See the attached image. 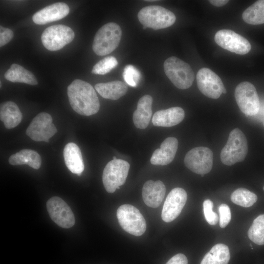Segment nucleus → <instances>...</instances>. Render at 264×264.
Instances as JSON below:
<instances>
[{"mask_svg":"<svg viewBox=\"0 0 264 264\" xmlns=\"http://www.w3.org/2000/svg\"><path fill=\"white\" fill-rule=\"evenodd\" d=\"M166 264H188V260L185 255L178 253L172 257Z\"/></svg>","mask_w":264,"mask_h":264,"instance_id":"obj_35","label":"nucleus"},{"mask_svg":"<svg viewBox=\"0 0 264 264\" xmlns=\"http://www.w3.org/2000/svg\"><path fill=\"white\" fill-rule=\"evenodd\" d=\"M4 78L12 82L23 83L36 85L38 81L35 75L22 66L13 64L4 73Z\"/></svg>","mask_w":264,"mask_h":264,"instance_id":"obj_25","label":"nucleus"},{"mask_svg":"<svg viewBox=\"0 0 264 264\" xmlns=\"http://www.w3.org/2000/svg\"><path fill=\"white\" fill-rule=\"evenodd\" d=\"M75 36L73 30L63 25H54L46 28L41 36L44 46L50 51H57L72 41Z\"/></svg>","mask_w":264,"mask_h":264,"instance_id":"obj_9","label":"nucleus"},{"mask_svg":"<svg viewBox=\"0 0 264 264\" xmlns=\"http://www.w3.org/2000/svg\"><path fill=\"white\" fill-rule=\"evenodd\" d=\"M230 258L228 247L224 244L218 243L205 254L200 264H228Z\"/></svg>","mask_w":264,"mask_h":264,"instance_id":"obj_26","label":"nucleus"},{"mask_svg":"<svg viewBox=\"0 0 264 264\" xmlns=\"http://www.w3.org/2000/svg\"><path fill=\"white\" fill-rule=\"evenodd\" d=\"M257 199L255 194L244 188L235 190L231 196V200L233 203L243 207L252 206Z\"/></svg>","mask_w":264,"mask_h":264,"instance_id":"obj_28","label":"nucleus"},{"mask_svg":"<svg viewBox=\"0 0 264 264\" xmlns=\"http://www.w3.org/2000/svg\"><path fill=\"white\" fill-rule=\"evenodd\" d=\"M46 208L51 220L58 226L69 228L75 224L74 214L67 203L58 197H53L48 200Z\"/></svg>","mask_w":264,"mask_h":264,"instance_id":"obj_14","label":"nucleus"},{"mask_svg":"<svg viewBox=\"0 0 264 264\" xmlns=\"http://www.w3.org/2000/svg\"><path fill=\"white\" fill-rule=\"evenodd\" d=\"M235 98L241 111L246 116L256 115L260 107L258 95L254 86L248 82H242L235 90Z\"/></svg>","mask_w":264,"mask_h":264,"instance_id":"obj_8","label":"nucleus"},{"mask_svg":"<svg viewBox=\"0 0 264 264\" xmlns=\"http://www.w3.org/2000/svg\"><path fill=\"white\" fill-rule=\"evenodd\" d=\"M178 140L174 137L166 138L160 148L155 150L151 158V164L154 165H166L175 158L178 148Z\"/></svg>","mask_w":264,"mask_h":264,"instance_id":"obj_17","label":"nucleus"},{"mask_svg":"<svg viewBox=\"0 0 264 264\" xmlns=\"http://www.w3.org/2000/svg\"><path fill=\"white\" fill-rule=\"evenodd\" d=\"M248 151L246 138L238 128H235L229 133L228 140L220 152L221 162L228 166L242 161Z\"/></svg>","mask_w":264,"mask_h":264,"instance_id":"obj_3","label":"nucleus"},{"mask_svg":"<svg viewBox=\"0 0 264 264\" xmlns=\"http://www.w3.org/2000/svg\"><path fill=\"white\" fill-rule=\"evenodd\" d=\"M22 118V113L15 103L6 101L0 104V118L6 128L16 127L21 123Z\"/></svg>","mask_w":264,"mask_h":264,"instance_id":"obj_22","label":"nucleus"},{"mask_svg":"<svg viewBox=\"0 0 264 264\" xmlns=\"http://www.w3.org/2000/svg\"><path fill=\"white\" fill-rule=\"evenodd\" d=\"M121 36L122 30L118 24L113 22L107 23L95 34L92 49L97 55H106L118 47Z\"/></svg>","mask_w":264,"mask_h":264,"instance_id":"obj_2","label":"nucleus"},{"mask_svg":"<svg viewBox=\"0 0 264 264\" xmlns=\"http://www.w3.org/2000/svg\"><path fill=\"white\" fill-rule=\"evenodd\" d=\"M186 167L193 172L205 175L210 172L213 166L212 151L205 147H195L190 150L184 157Z\"/></svg>","mask_w":264,"mask_h":264,"instance_id":"obj_10","label":"nucleus"},{"mask_svg":"<svg viewBox=\"0 0 264 264\" xmlns=\"http://www.w3.org/2000/svg\"><path fill=\"white\" fill-rule=\"evenodd\" d=\"M146 1H151V2H152V1H155L156 0H146Z\"/></svg>","mask_w":264,"mask_h":264,"instance_id":"obj_38","label":"nucleus"},{"mask_svg":"<svg viewBox=\"0 0 264 264\" xmlns=\"http://www.w3.org/2000/svg\"><path fill=\"white\" fill-rule=\"evenodd\" d=\"M67 95L72 109L80 115L90 116L99 110L100 102L96 91L86 81L74 80L67 87Z\"/></svg>","mask_w":264,"mask_h":264,"instance_id":"obj_1","label":"nucleus"},{"mask_svg":"<svg viewBox=\"0 0 264 264\" xmlns=\"http://www.w3.org/2000/svg\"><path fill=\"white\" fill-rule=\"evenodd\" d=\"M116 215L119 224L127 232L135 236L145 233L147 227L145 220L136 207L123 204L117 209Z\"/></svg>","mask_w":264,"mask_h":264,"instance_id":"obj_6","label":"nucleus"},{"mask_svg":"<svg viewBox=\"0 0 264 264\" xmlns=\"http://www.w3.org/2000/svg\"><path fill=\"white\" fill-rule=\"evenodd\" d=\"M263 190H264V187H263Z\"/></svg>","mask_w":264,"mask_h":264,"instance_id":"obj_40","label":"nucleus"},{"mask_svg":"<svg viewBox=\"0 0 264 264\" xmlns=\"http://www.w3.org/2000/svg\"><path fill=\"white\" fill-rule=\"evenodd\" d=\"M163 67L167 77L177 88L185 89L192 86L195 74L188 64L172 56L165 61Z\"/></svg>","mask_w":264,"mask_h":264,"instance_id":"obj_4","label":"nucleus"},{"mask_svg":"<svg viewBox=\"0 0 264 264\" xmlns=\"http://www.w3.org/2000/svg\"><path fill=\"white\" fill-rule=\"evenodd\" d=\"M117 158L116 156H113V160H116Z\"/></svg>","mask_w":264,"mask_h":264,"instance_id":"obj_37","label":"nucleus"},{"mask_svg":"<svg viewBox=\"0 0 264 264\" xmlns=\"http://www.w3.org/2000/svg\"><path fill=\"white\" fill-rule=\"evenodd\" d=\"M166 187L160 180L147 181L142 188V198L149 207L157 208L160 206L165 197Z\"/></svg>","mask_w":264,"mask_h":264,"instance_id":"obj_18","label":"nucleus"},{"mask_svg":"<svg viewBox=\"0 0 264 264\" xmlns=\"http://www.w3.org/2000/svg\"><path fill=\"white\" fill-rule=\"evenodd\" d=\"M13 36V32L11 29L4 28L1 25L0 26V46L1 47L9 42Z\"/></svg>","mask_w":264,"mask_h":264,"instance_id":"obj_34","label":"nucleus"},{"mask_svg":"<svg viewBox=\"0 0 264 264\" xmlns=\"http://www.w3.org/2000/svg\"><path fill=\"white\" fill-rule=\"evenodd\" d=\"M249 239L255 243L264 244V214L258 216L254 220L248 231Z\"/></svg>","mask_w":264,"mask_h":264,"instance_id":"obj_29","label":"nucleus"},{"mask_svg":"<svg viewBox=\"0 0 264 264\" xmlns=\"http://www.w3.org/2000/svg\"><path fill=\"white\" fill-rule=\"evenodd\" d=\"M57 132L51 115L41 112L36 116L26 130V134L35 141L49 142V139Z\"/></svg>","mask_w":264,"mask_h":264,"instance_id":"obj_12","label":"nucleus"},{"mask_svg":"<svg viewBox=\"0 0 264 264\" xmlns=\"http://www.w3.org/2000/svg\"><path fill=\"white\" fill-rule=\"evenodd\" d=\"M130 167L129 163L122 159H112L107 163L102 176L103 185L107 192L113 193L125 183Z\"/></svg>","mask_w":264,"mask_h":264,"instance_id":"obj_7","label":"nucleus"},{"mask_svg":"<svg viewBox=\"0 0 264 264\" xmlns=\"http://www.w3.org/2000/svg\"><path fill=\"white\" fill-rule=\"evenodd\" d=\"M94 87L102 97L113 100L119 99L128 91L127 85L120 81L98 83Z\"/></svg>","mask_w":264,"mask_h":264,"instance_id":"obj_23","label":"nucleus"},{"mask_svg":"<svg viewBox=\"0 0 264 264\" xmlns=\"http://www.w3.org/2000/svg\"><path fill=\"white\" fill-rule=\"evenodd\" d=\"M69 12L68 6L64 2H56L35 13L32 20L34 23L43 25L60 20L66 17Z\"/></svg>","mask_w":264,"mask_h":264,"instance_id":"obj_16","label":"nucleus"},{"mask_svg":"<svg viewBox=\"0 0 264 264\" xmlns=\"http://www.w3.org/2000/svg\"><path fill=\"white\" fill-rule=\"evenodd\" d=\"M198 87L205 96L218 99L226 90L220 77L208 68L200 69L196 76Z\"/></svg>","mask_w":264,"mask_h":264,"instance_id":"obj_11","label":"nucleus"},{"mask_svg":"<svg viewBox=\"0 0 264 264\" xmlns=\"http://www.w3.org/2000/svg\"><path fill=\"white\" fill-rule=\"evenodd\" d=\"M66 166L73 174H81L84 170V161L79 147L75 143H67L64 149Z\"/></svg>","mask_w":264,"mask_h":264,"instance_id":"obj_21","label":"nucleus"},{"mask_svg":"<svg viewBox=\"0 0 264 264\" xmlns=\"http://www.w3.org/2000/svg\"><path fill=\"white\" fill-rule=\"evenodd\" d=\"M213 203L210 199H206L203 203V212L207 222L212 225H216L218 221V216L212 209Z\"/></svg>","mask_w":264,"mask_h":264,"instance_id":"obj_32","label":"nucleus"},{"mask_svg":"<svg viewBox=\"0 0 264 264\" xmlns=\"http://www.w3.org/2000/svg\"><path fill=\"white\" fill-rule=\"evenodd\" d=\"M118 64L113 56L106 57L97 62L93 67L91 72L95 74L104 75L115 67Z\"/></svg>","mask_w":264,"mask_h":264,"instance_id":"obj_30","label":"nucleus"},{"mask_svg":"<svg viewBox=\"0 0 264 264\" xmlns=\"http://www.w3.org/2000/svg\"><path fill=\"white\" fill-rule=\"evenodd\" d=\"M263 126H264V122H263Z\"/></svg>","mask_w":264,"mask_h":264,"instance_id":"obj_39","label":"nucleus"},{"mask_svg":"<svg viewBox=\"0 0 264 264\" xmlns=\"http://www.w3.org/2000/svg\"><path fill=\"white\" fill-rule=\"evenodd\" d=\"M9 163L12 165L27 164L34 169H39L41 165L40 155L35 151L30 149H23L11 155Z\"/></svg>","mask_w":264,"mask_h":264,"instance_id":"obj_24","label":"nucleus"},{"mask_svg":"<svg viewBox=\"0 0 264 264\" xmlns=\"http://www.w3.org/2000/svg\"><path fill=\"white\" fill-rule=\"evenodd\" d=\"M137 17L143 26L154 30L171 26L176 20L175 15L172 11L158 5L143 7L138 12Z\"/></svg>","mask_w":264,"mask_h":264,"instance_id":"obj_5","label":"nucleus"},{"mask_svg":"<svg viewBox=\"0 0 264 264\" xmlns=\"http://www.w3.org/2000/svg\"><path fill=\"white\" fill-rule=\"evenodd\" d=\"M242 18L250 24L264 23V0H257L246 8L242 13Z\"/></svg>","mask_w":264,"mask_h":264,"instance_id":"obj_27","label":"nucleus"},{"mask_svg":"<svg viewBox=\"0 0 264 264\" xmlns=\"http://www.w3.org/2000/svg\"><path fill=\"white\" fill-rule=\"evenodd\" d=\"M123 76L127 84L136 87L141 78V74L134 66L129 65L125 67Z\"/></svg>","mask_w":264,"mask_h":264,"instance_id":"obj_31","label":"nucleus"},{"mask_svg":"<svg viewBox=\"0 0 264 264\" xmlns=\"http://www.w3.org/2000/svg\"><path fill=\"white\" fill-rule=\"evenodd\" d=\"M229 0H211L209 2L215 6H222L228 3Z\"/></svg>","mask_w":264,"mask_h":264,"instance_id":"obj_36","label":"nucleus"},{"mask_svg":"<svg viewBox=\"0 0 264 264\" xmlns=\"http://www.w3.org/2000/svg\"><path fill=\"white\" fill-rule=\"evenodd\" d=\"M219 212L220 226L221 228H224L231 220V214L230 208L226 204H221L219 207Z\"/></svg>","mask_w":264,"mask_h":264,"instance_id":"obj_33","label":"nucleus"},{"mask_svg":"<svg viewBox=\"0 0 264 264\" xmlns=\"http://www.w3.org/2000/svg\"><path fill=\"white\" fill-rule=\"evenodd\" d=\"M152 103L153 98L149 95H145L139 100L132 117L134 125L136 128L144 129L148 126L152 114Z\"/></svg>","mask_w":264,"mask_h":264,"instance_id":"obj_20","label":"nucleus"},{"mask_svg":"<svg viewBox=\"0 0 264 264\" xmlns=\"http://www.w3.org/2000/svg\"><path fill=\"white\" fill-rule=\"evenodd\" d=\"M185 112L183 109L176 107L157 111L152 118V123L155 126L171 127L180 123L184 119Z\"/></svg>","mask_w":264,"mask_h":264,"instance_id":"obj_19","label":"nucleus"},{"mask_svg":"<svg viewBox=\"0 0 264 264\" xmlns=\"http://www.w3.org/2000/svg\"><path fill=\"white\" fill-rule=\"evenodd\" d=\"M214 40L223 49L240 55L247 54L251 47L247 39L231 30H219L215 35Z\"/></svg>","mask_w":264,"mask_h":264,"instance_id":"obj_13","label":"nucleus"},{"mask_svg":"<svg viewBox=\"0 0 264 264\" xmlns=\"http://www.w3.org/2000/svg\"><path fill=\"white\" fill-rule=\"evenodd\" d=\"M187 199L185 190L176 187L172 189L164 202L161 217L163 221L170 222L176 219L180 214Z\"/></svg>","mask_w":264,"mask_h":264,"instance_id":"obj_15","label":"nucleus"}]
</instances>
